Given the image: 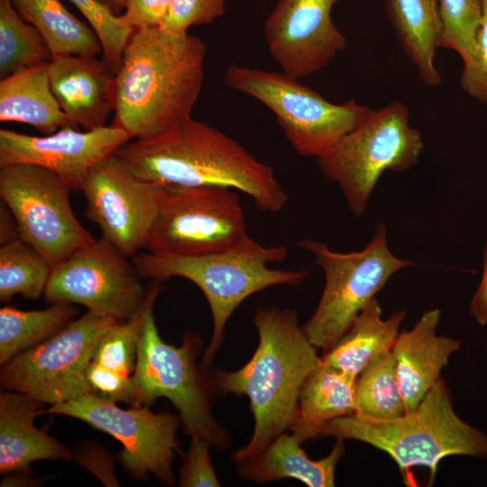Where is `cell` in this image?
<instances>
[{
    "mask_svg": "<svg viewBox=\"0 0 487 487\" xmlns=\"http://www.w3.org/2000/svg\"><path fill=\"white\" fill-rule=\"evenodd\" d=\"M207 47L187 33L134 29L114 77L112 125L150 139L190 118L199 96Z\"/></svg>",
    "mask_w": 487,
    "mask_h": 487,
    "instance_id": "cell-1",
    "label": "cell"
},
{
    "mask_svg": "<svg viewBox=\"0 0 487 487\" xmlns=\"http://www.w3.org/2000/svg\"><path fill=\"white\" fill-rule=\"evenodd\" d=\"M136 177L164 187H220L249 196L265 212L289 200L273 169L218 129L191 117L155 137L128 141L114 153Z\"/></svg>",
    "mask_w": 487,
    "mask_h": 487,
    "instance_id": "cell-2",
    "label": "cell"
},
{
    "mask_svg": "<svg viewBox=\"0 0 487 487\" xmlns=\"http://www.w3.org/2000/svg\"><path fill=\"white\" fill-rule=\"evenodd\" d=\"M258 345L252 358L234 372L210 375L214 391L246 395L254 418L249 442L232 455L240 464L258 456L277 436L290 429L300 389L319 364L317 348L300 326L296 310L259 308L253 317Z\"/></svg>",
    "mask_w": 487,
    "mask_h": 487,
    "instance_id": "cell-3",
    "label": "cell"
},
{
    "mask_svg": "<svg viewBox=\"0 0 487 487\" xmlns=\"http://www.w3.org/2000/svg\"><path fill=\"white\" fill-rule=\"evenodd\" d=\"M323 436L366 443L389 455L404 474L412 467L425 466L430 471V482L446 456L487 458V433L456 414L451 391L441 378L415 409L402 416L337 418L321 427L317 437Z\"/></svg>",
    "mask_w": 487,
    "mask_h": 487,
    "instance_id": "cell-4",
    "label": "cell"
},
{
    "mask_svg": "<svg viewBox=\"0 0 487 487\" xmlns=\"http://www.w3.org/2000/svg\"><path fill=\"white\" fill-rule=\"evenodd\" d=\"M287 254L286 246H264L248 237L221 252L193 256L148 252L134 255L132 262L142 278L180 277L201 289L213 320L212 337L201 363L206 369L221 346L227 321L244 299L270 287L298 285L307 279L306 271L269 267L284 261Z\"/></svg>",
    "mask_w": 487,
    "mask_h": 487,
    "instance_id": "cell-5",
    "label": "cell"
},
{
    "mask_svg": "<svg viewBox=\"0 0 487 487\" xmlns=\"http://www.w3.org/2000/svg\"><path fill=\"white\" fill-rule=\"evenodd\" d=\"M201 345V338L194 333H186L179 346L164 342L151 308L139 340L131 404L149 407L157 399L166 398L179 410L184 430L190 437L225 450L232 441L212 414L214 391L210 377L197 364Z\"/></svg>",
    "mask_w": 487,
    "mask_h": 487,
    "instance_id": "cell-6",
    "label": "cell"
},
{
    "mask_svg": "<svg viewBox=\"0 0 487 487\" xmlns=\"http://www.w3.org/2000/svg\"><path fill=\"white\" fill-rule=\"evenodd\" d=\"M298 80L284 72L235 64L224 77L225 86L267 106L294 150L305 157L326 156L372 112L353 99L331 103Z\"/></svg>",
    "mask_w": 487,
    "mask_h": 487,
    "instance_id": "cell-7",
    "label": "cell"
},
{
    "mask_svg": "<svg viewBox=\"0 0 487 487\" xmlns=\"http://www.w3.org/2000/svg\"><path fill=\"white\" fill-rule=\"evenodd\" d=\"M298 245L313 255L325 274L317 307L303 326L309 341L324 352L336 344L393 274L414 264L393 255L383 224L361 251L338 253L311 239Z\"/></svg>",
    "mask_w": 487,
    "mask_h": 487,
    "instance_id": "cell-8",
    "label": "cell"
},
{
    "mask_svg": "<svg viewBox=\"0 0 487 487\" xmlns=\"http://www.w3.org/2000/svg\"><path fill=\"white\" fill-rule=\"evenodd\" d=\"M424 142L409 124V107L392 101L372 111L326 156L319 170L338 184L351 211L362 216L380 177L387 170L405 171L417 164Z\"/></svg>",
    "mask_w": 487,
    "mask_h": 487,
    "instance_id": "cell-9",
    "label": "cell"
},
{
    "mask_svg": "<svg viewBox=\"0 0 487 487\" xmlns=\"http://www.w3.org/2000/svg\"><path fill=\"white\" fill-rule=\"evenodd\" d=\"M118 321L87 311L1 365L2 390L22 393L49 406L90 394L87 374L95 350Z\"/></svg>",
    "mask_w": 487,
    "mask_h": 487,
    "instance_id": "cell-10",
    "label": "cell"
},
{
    "mask_svg": "<svg viewBox=\"0 0 487 487\" xmlns=\"http://www.w3.org/2000/svg\"><path fill=\"white\" fill-rule=\"evenodd\" d=\"M146 248L193 256L221 252L249 236L238 191L220 187H165Z\"/></svg>",
    "mask_w": 487,
    "mask_h": 487,
    "instance_id": "cell-11",
    "label": "cell"
},
{
    "mask_svg": "<svg viewBox=\"0 0 487 487\" xmlns=\"http://www.w3.org/2000/svg\"><path fill=\"white\" fill-rule=\"evenodd\" d=\"M71 190L56 173L36 165L0 168V197L16 220L20 238L52 266L95 241L72 210Z\"/></svg>",
    "mask_w": 487,
    "mask_h": 487,
    "instance_id": "cell-12",
    "label": "cell"
},
{
    "mask_svg": "<svg viewBox=\"0 0 487 487\" xmlns=\"http://www.w3.org/2000/svg\"><path fill=\"white\" fill-rule=\"evenodd\" d=\"M127 258L105 238L95 239L52 267L45 300L79 304L102 316L130 319L144 304L148 289Z\"/></svg>",
    "mask_w": 487,
    "mask_h": 487,
    "instance_id": "cell-13",
    "label": "cell"
},
{
    "mask_svg": "<svg viewBox=\"0 0 487 487\" xmlns=\"http://www.w3.org/2000/svg\"><path fill=\"white\" fill-rule=\"evenodd\" d=\"M45 413L80 419L119 441V463L135 479L149 474L173 485L172 464L179 448L177 429L181 419L169 412L153 413L148 406L122 409L93 394L50 406Z\"/></svg>",
    "mask_w": 487,
    "mask_h": 487,
    "instance_id": "cell-14",
    "label": "cell"
},
{
    "mask_svg": "<svg viewBox=\"0 0 487 487\" xmlns=\"http://www.w3.org/2000/svg\"><path fill=\"white\" fill-rule=\"evenodd\" d=\"M165 188L136 177L112 154L90 169L81 191L87 217L99 227L103 238L132 257L147 246Z\"/></svg>",
    "mask_w": 487,
    "mask_h": 487,
    "instance_id": "cell-15",
    "label": "cell"
},
{
    "mask_svg": "<svg viewBox=\"0 0 487 487\" xmlns=\"http://www.w3.org/2000/svg\"><path fill=\"white\" fill-rule=\"evenodd\" d=\"M336 0H279L264 23L271 56L282 72L299 79L324 68L345 49L331 19Z\"/></svg>",
    "mask_w": 487,
    "mask_h": 487,
    "instance_id": "cell-16",
    "label": "cell"
},
{
    "mask_svg": "<svg viewBox=\"0 0 487 487\" xmlns=\"http://www.w3.org/2000/svg\"><path fill=\"white\" fill-rule=\"evenodd\" d=\"M130 135L114 125L78 131L66 125L42 136L0 130V168L32 164L56 173L72 190L81 191L90 169L107 158Z\"/></svg>",
    "mask_w": 487,
    "mask_h": 487,
    "instance_id": "cell-17",
    "label": "cell"
},
{
    "mask_svg": "<svg viewBox=\"0 0 487 487\" xmlns=\"http://www.w3.org/2000/svg\"><path fill=\"white\" fill-rule=\"evenodd\" d=\"M51 89L74 126L94 130L106 125L114 111L115 74L96 56L55 54L48 65Z\"/></svg>",
    "mask_w": 487,
    "mask_h": 487,
    "instance_id": "cell-18",
    "label": "cell"
},
{
    "mask_svg": "<svg viewBox=\"0 0 487 487\" xmlns=\"http://www.w3.org/2000/svg\"><path fill=\"white\" fill-rule=\"evenodd\" d=\"M441 311H426L414 326L399 334L392 347L398 381L406 411L415 409L427 392L441 378L450 356L461 348V341L436 335Z\"/></svg>",
    "mask_w": 487,
    "mask_h": 487,
    "instance_id": "cell-19",
    "label": "cell"
},
{
    "mask_svg": "<svg viewBox=\"0 0 487 487\" xmlns=\"http://www.w3.org/2000/svg\"><path fill=\"white\" fill-rule=\"evenodd\" d=\"M161 289V280H153L140 311L130 319L118 321L100 339L87 374L90 394L131 404L139 340Z\"/></svg>",
    "mask_w": 487,
    "mask_h": 487,
    "instance_id": "cell-20",
    "label": "cell"
},
{
    "mask_svg": "<svg viewBox=\"0 0 487 487\" xmlns=\"http://www.w3.org/2000/svg\"><path fill=\"white\" fill-rule=\"evenodd\" d=\"M44 403L22 393L0 392V473H28L39 460H68L70 451L61 442L38 429L37 416Z\"/></svg>",
    "mask_w": 487,
    "mask_h": 487,
    "instance_id": "cell-21",
    "label": "cell"
},
{
    "mask_svg": "<svg viewBox=\"0 0 487 487\" xmlns=\"http://www.w3.org/2000/svg\"><path fill=\"white\" fill-rule=\"evenodd\" d=\"M301 439L286 432L277 436L258 456L238 464V474L261 484L292 478L308 487H333L336 465L345 453V440L337 438L324 458L312 460L301 447Z\"/></svg>",
    "mask_w": 487,
    "mask_h": 487,
    "instance_id": "cell-22",
    "label": "cell"
},
{
    "mask_svg": "<svg viewBox=\"0 0 487 487\" xmlns=\"http://www.w3.org/2000/svg\"><path fill=\"white\" fill-rule=\"evenodd\" d=\"M48 65L40 63L0 80L1 122L27 124L43 135L73 125L53 94Z\"/></svg>",
    "mask_w": 487,
    "mask_h": 487,
    "instance_id": "cell-23",
    "label": "cell"
},
{
    "mask_svg": "<svg viewBox=\"0 0 487 487\" xmlns=\"http://www.w3.org/2000/svg\"><path fill=\"white\" fill-rule=\"evenodd\" d=\"M357 377L319 363L299 392L296 418L290 427L302 442L317 438L326 423L357 409Z\"/></svg>",
    "mask_w": 487,
    "mask_h": 487,
    "instance_id": "cell-24",
    "label": "cell"
},
{
    "mask_svg": "<svg viewBox=\"0 0 487 487\" xmlns=\"http://www.w3.org/2000/svg\"><path fill=\"white\" fill-rule=\"evenodd\" d=\"M381 313L374 298L336 344L320 356L321 363L358 377L375 358L391 351L406 312L396 311L387 319L382 318Z\"/></svg>",
    "mask_w": 487,
    "mask_h": 487,
    "instance_id": "cell-25",
    "label": "cell"
},
{
    "mask_svg": "<svg viewBox=\"0 0 487 487\" xmlns=\"http://www.w3.org/2000/svg\"><path fill=\"white\" fill-rule=\"evenodd\" d=\"M386 9L397 38L428 87L441 84L435 56L442 33L436 0H386Z\"/></svg>",
    "mask_w": 487,
    "mask_h": 487,
    "instance_id": "cell-26",
    "label": "cell"
},
{
    "mask_svg": "<svg viewBox=\"0 0 487 487\" xmlns=\"http://www.w3.org/2000/svg\"><path fill=\"white\" fill-rule=\"evenodd\" d=\"M18 14L33 25L51 54L97 56L102 45L93 28L72 14L60 0H10Z\"/></svg>",
    "mask_w": 487,
    "mask_h": 487,
    "instance_id": "cell-27",
    "label": "cell"
},
{
    "mask_svg": "<svg viewBox=\"0 0 487 487\" xmlns=\"http://www.w3.org/2000/svg\"><path fill=\"white\" fill-rule=\"evenodd\" d=\"M73 304L55 303L41 310L0 308V364L50 338L75 319Z\"/></svg>",
    "mask_w": 487,
    "mask_h": 487,
    "instance_id": "cell-28",
    "label": "cell"
},
{
    "mask_svg": "<svg viewBox=\"0 0 487 487\" xmlns=\"http://www.w3.org/2000/svg\"><path fill=\"white\" fill-rule=\"evenodd\" d=\"M52 267L39 251L21 238L1 245V302L9 301L16 294L29 299L40 298Z\"/></svg>",
    "mask_w": 487,
    "mask_h": 487,
    "instance_id": "cell-29",
    "label": "cell"
},
{
    "mask_svg": "<svg viewBox=\"0 0 487 487\" xmlns=\"http://www.w3.org/2000/svg\"><path fill=\"white\" fill-rule=\"evenodd\" d=\"M52 54L39 31L18 14L10 0H0V78L49 63Z\"/></svg>",
    "mask_w": 487,
    "mask_h": 487,
    "instance_id": "cell-30",
    "label": "cell"
},
{
    "mask_svg": "<svg viewBox=\"0 0 487 487\" xmlns=\"http://www.w3.org/2000/svg\"><path fill=\"white\" fill-rule=\"evenodd\" d=\"M356 400L354 415L391 419L407 412L391 351L375 358L358 375Z\"/></svg>",
    "mask_w": 487,
    "mask_h": 487,
    "instance_id": "cell-31",
    "label": "cell"
},
{
    "mask_svg": "<svg viewBox=\"0 0 487 487\" xmlns=\"http://www.w3.org/2000/svg\"><path fill=\"white\" fill-rule=\"evenodd\" d=\"M442 33L439 47L455 51L464 65L474 55L477 32L482 18L481 0H436Z\"/></svg>",
    "mask_w": 487,
    "mask_h": 487,
    "instance_id": "cell-32",
    "label": "cell"
},
{
    "mask_svg": "<svg viewBox=\"0 0 487 487\" xmlns=\"http://www.w3.org/2000/svg\"><path fill=\"white\" fill-rule=\"evenodd\" d=\"M69 1L80 11L98 36L103 60L115 75L121 67L123 53L133 29L97 0Z\"/></svg>",
    "mask_w": 487,
    "mask_h": 487,
    "instance_id": "cell-33",
    "label": "cell"
},
{
    "mask_svg": "<svg viewBox=\"0 0 487 487\" xmlns=\"http://www.w3.org/2000/svg\"><path fill=\"white\" fill-rule=\"evenodd\" d=\"M225 0H170L168 13L159 26L163 32L184 34L189 27L208 24L225 12Z\"/></svg>",
    "mask_w": 487,
    "mask_h": 487,
    "instance_id": "cell-34",
    "label": "cell"
},
{
    "mask_svg": "<svg viewBox=\"0 0 487 487\" xmlns=\"http://www.w3.org/2000/svg\"><path fill=\"white\" fill-rule=\"evenodd\" d=\"M482 2V18L473 60L464 65L460 86L471 97L487 105V0Z\"/></svg>",
    "mask_w": 487,
    "mask_h": 487,
    "instance_id": "cell-35",
    "label": "cell"
},
{
    "mask_svg": "<svg viewBox=\"0 0 487 487\" xmlns=\"http://www.w3.org/2000/svg\"><path fill=\"white\" fill-rule=\"evenodd\" d=\"M207 441L191 437L189 447L184 455L179 474L182 487H219L221 485L213 466Z\"/></svg>",
    "mask_w": 487,
    "mask_h": 487,
    "instance_id": "cell-36",
    "label": "cell"
},
{
    "mask_svg": "<svg viewBox=\"0 0 487 487\" xmlns=\"http://www.w3.org/2000/svg\"><path fill=\"white\" fill-rule=\"evenodd\" d=\"M170 0H126L122 21L131 28L159 27L165 18Z\"/></svg>",
    "mask_w": 487,
    "mask_h": 487,
    "instance_id": "cell-37",
    "label": "cell"
},
{
    "mask_svg": "<svg viewBox=\"0 0 487 487\" xmlns=\"http://www.w3.org/2000/svg\"><path fill=\"white\" fill-rule=\"evenodd\" d=\"M469 312L480 326L487 324V243L483 253L482 279L471 300Z\"/></svg>",
    "mask_w": 487,
    "mask_h": 487,
    "instance_id": "cell-38",
    "label": "cell"
},
{
    "mask_svg": "<svg viewBox=\"0 0 487 487\" xmlns=\"http://www.w3.org/2000/svg\"><path fill=\"white\" fill-rule=\"evenodd\" d=\"M20 238L18 225L10 208L1 201L0 244L1 245Z\"/></svg>",
    "mask_w": 487,
    "mask_h": 487,
    "instance_id": "cell-39",
    "label": "cell"
},
{
    "mask_svg": "<svg viewBox=\"0 0 487 487\" xmlns=\"http://www.w3.org/2000/svg\"><path fill=\"white\" fill-rule=\"evenodd\" d=\"M115 15H121L124 10L126 0H97Z\"/></svg>",
    "mask_w": 487,
    "mask_h": 487,
    "instance_id": "cell-40",
    "label": "cell"
}]
</instances>
